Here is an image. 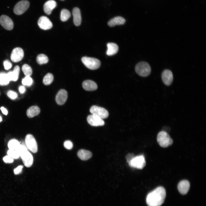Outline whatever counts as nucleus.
<instances>
[{"label": "nucleus", "instance_id": "ea45409f", "mask_svg": "<svg viewBox=\"0 0 206 206\" xmlns=\"http://www.w3.org/2000/svg\"><path fill=\"white\" fill-rule=\"evenodd\" d=\"M0 109L3 114L5 115H7L8 113V111L5 108L3 107H2Z\"/></svg>", "mask_w": 206, "mask_h": 206}, {"label": "nucleus", "instance_id": "39448f33", "mask_svg": "<svg viewBox=\"0 0 206 206\" xmlns=\"http://www.w3.org/2000/svg\"><path fill=\"white\" fill-rule=\"evenodd\" d=\"M29 5V2L27 0H22L20 1L15 6L13 12L16 15H21L28 9Z\"/></svg>", "mask_w": 206, "mask_h": 206}, {"label": "nucleus", "instance_id": "c85d7f7f", "mask_svg": "<svg viewBox=\"0 0 206 206\" xmlns=\"http://www.w3.org/2000/svg\"><path fill=\"white\" fill-rule=\"evenodd\" d=\"M70 15V13L68 10L64 9L62 10L61 12V20L62 21H65L69 19Z\"/></svg>", "mask_w": 206, "mask_h": 206}, {"label": "nucleus", "instance_id": "cd10ccee", "mask_svg": "<svg viewBox=\"0 0 206 206\" xmlns=\"http://www.w3.org/2000/svg\"><path fill=\"white\" fill-rule=\"evenodd\" d=\"M36 60L39 64L41 65L47 63L48 61V58L45 55L41 54L37 56Z\"/></svg>", "mask_w": 206, "mask_h": 206}, {"label": "nucleus", "instance_id": "72a5a7b5", "mask_svg": "<svg viewBox=\"0 0 206 206\" xmlns=\"http://www.w3.org/2000/svg\"><path fill=\"white\" fill-rule=\"evenodd\" d=\"M64 147L66 149L70 150L73 147V144L72 142L69 140H67L65 141L64 143Z\"/></svg>", "mask_w": 206, "mask_h": 206}, {"label": "nucleus", "instance_id": "393cba45", "mask_svg": "<svg viewBox=\"0 0 206 206\" xmlns=\"http://www.w3.org/2000/svg\"><path fill=\"white\" fill-rule=\"evenodd\" d=\"M8 145L9 149L17 150L21 144L17 140L13 139L9 142Z\"/></svg>", "mask_w": 206, "mask_h": 206}, {"label": "nucleus", "instance_id": "e433bc0d", "mask_svg": "<svg viewBox=\"0 0 206 206\" xmlns=\"http://www.w3.org/2000/svg\"><path fill=\"white\" fill-rule=\"evenodd\" d=\"M135 157L134 155L132 153L127 154L126 157V158L127 163H128Z\"/></svg>", "mask_w": 206, "mask_h": 206}, {"label": "nucleus", "instance_id": "79ce46f5", "mask_svg": "<svg viewBox=\"0 0 206 206\" xmlns=\"http://www.w3.org/2000/svg\"></svg>", "mask_w": 206, "mask_h": 206}, {"label": "nucleus", "instance_id": "a211bd4d", "mask_svg": "<svg viewBox=\"0 0 206 206\" xmlns=\"http://www.w3.org/2000/svg\"><path fill=\"white\" fill-rule=\"evenodd\" d=\"M82 86L85 90L88 91L95 90L98 88L96 84L94 81L90 80L84 81Z\"/></svg>", "mask_w": 206, "mask_h": 206}, {"label": "nucleus", "instance_id": "7ed1b4c3", "mask_svg": "<svg viewBox=\"0 0 206 206\" xmlns=\"http://www.w3.org/2000/svg\"><path fill=\"white\" fill-rule=\"evenodd\" d=\"M136 73L142 77H146L150 73L151 69L149 64L146 62H142L138 63L135 68Z\"/></svg>", "mask_w": 206, "mask_h": 206}, {"label": "nucleus", "instance_id": "aec40b11", "mask_svg": "<svg viewBox=\"0 0 206 206\" xmlns=\"http://www.w3.org/2000/svg\"><path fill=\"white\" fill-rule=\"evenodd\" d=\"M125 22V19L121 16H117L111 19L108 22V25L111 27L117 25H123Z\"/></svg>", "mask_w": 206, "mask_h": 206}, {"label": "nucleus", "instance_id": "4c0bfd02", "mask_svg": "<svg viewBox=\"0 0 206 206\" xmlns=\"http://www.w3.org/2000/svg\"><path fill=\"white\" fill-rule=\"evenodd\" d=\"M22 165H19L14 170V173L15 174H17L20 173L23 167Z\"/></svg>", "mask_w": 206, "mask_h": 206}, {"label": "nucleus", "instance_id": "f8f14e48", "mask_svg": "<svg viewBox=\"0 0 206 206\" xmlns=\"http://www.w3.org/2000/svg\"><path fill=\"white\" fill-rule=\"evenodd\" d=\"M20 156L24 165L27 167H31L33 163V157L31 154L28 150L22 152Z\"/></svg>", "mask_w": 206, "mask_h": 206}, {"label": "nucleus", "instance_id": "9b49d317", "mask_svg": "<svg viewBox=\"0 0 206 206\" xmlns=\"http://www.w3.org/2000/svg\"><path fill=\"white\" fill-rule=\"evenodd\" d=\"M37 24L40 28L45 30L51 29L53 26L50 20L45 16H42L39 18Z\"/></svg>", "mask_w": 206, "mask_h": 206}, {"label": "nucleus", "instance_id": "f03ea898", "mask_svg": "<svg viewBox=\"0 0 206 206\" xmlns=\"http://www.w3.org/2000/svg\"><path fill=\"white\" fill-rule=\"evenodd\" d=\"M157 140L159 145L163 147H166L171 145L173 140L166 131H162L158 134Z\"/></svg>", "mask_w": 206, "mask_h": 206}, {"label": "nucleus", "instance_id": "9d476101", "mask_svg": "<svg viewBox=\"0 0 206 206\" xmlns=\"http://www.w3.org/2000/svg\"><path fill=\"white\" fill-rule=\"evenodd\" d=\"M0 23L6 30H12L13 27V23L12 19L5 15H2L0 17Z\"/></svg>", "mask_w": 206, "mask_h": 206}, {"label": "nucleus", "instance_id": "5701e85b", "mask_svg": "<svg viewBox=\"0 0 206 206\" xmlns=\"http://www.w3.org/2000/svg\"><path fill=\"white\" fill-rule=\"evenodd\" d=\"M40 112L39 107L36 106L30 107L27 110L26 114L29 118H32L38 115Z\"/></svg>", "mask_w": 206, "mask_h": 206}, {"label": "nucleus", "instance_id": "2eb2a0df", "mask_svg": "<svg viewBox=\"0 0 206 206\" xmlns=\"http://www.w3.org/2000/svg\"><path fill=\"white\" fill-rule=\"evenodd\" d=\"M162 79L164 84L167 86L170 85L173 80V76L171 71L169 70H164L162 74Z\"/></svg>", "mask_w": 206, "mask_h": 206}, {"label": "nucleus", "instance_id": "423d86ee", "mask_svg": "<svg viewBox=\"0 0 206 206\" xmlns=\"http://www.w3.org/2000/svg\"><path fill=\"white\" fill-rule=\"evenodd\" d=\"M130 166L138 169H143L146 165V161L142 155L135 157L128 163Z\"/></svg>", "mask_w": 206, "mask_h": 206}, {"label": "nucleus", "instance_id": "c9c22d12", "mask_svg": "<svg viewBox=\"0 0 206 206\" xmlns=\"http://www.w3.org/2000/svg\"><path fill=\"white\" fill-rule=\"evenodd\" d=\"M3 160L4 162L6 163H12L13 161V159L8 155H6L4 157Z\"/></svg>", "mask_w": 206, "mask_h": 206}, {"label": "nucleus", "instance_id": "4468645a", "mask_svg": "<svg viewBox=\"0 0 206 206\" xmlns=\"http://www.w3.org/2000/svg\"><path fill=\"white\" fill-rule=\"evenodd\" d=\"M68 98V93L64 89L60 90L56 97V103L59 105L63 104L66 102Z\"/></svg>", "mask_w": 206, "mask_h": 206}, {"label": "nucleus", "instance_id": "1a4fd4ad", "mask_svg": "<svg viewBox=\"0 0 206 206\" xmlns=\"http://www.w3.org/2000/svg\"><path fill=\"white\" fill-rule=\"evenodd\" d=\"M24 56V52L22 48L17 47L15 48L12 51L11 59L14 62H17L21 60Z\"/></svg>", "mask_w": 206, "mask_h": 206}, {"label": "nucleus", "instance_id": "f257e3e1", "mask_svg": "<svg viewBox=\"0 0 206 206\" xmlns=\"http://www.w3.org/2000/svg\"><path fill=\"white\" fill-rule=\"evenodd\" d=\"M166 196V191L162 187H159L149 193L146 198L148 206H160L164 202Z\"/></svg>", "mask_w": 206, "mask_h": 206}, {"label": "nucleus", "instance_id": "a19ab883", "mask_svg": "<svg viewBox=\"0 0 206 206\" xmlns=\"http://www.w3.org/2000/svg\"><path fill=\"white\" fill-rule=\"evenodd\" d=\"M2 121V118L1 116H0V122H1Z\"/></svg>", "mask_w": 206, "mask_h": 206}, {"label": "nucleus", "instance_id": "f3484780", "mask_svg": "<svg viewBox=\"0 0 206 206\" xmlns=\"http://www.w3.org/2000/svg\"><path fill=\"white\" fill-rule=\"evenodd\" d=\"M56 5V2L54 0H49L46 2L43 6L45 13L47 15L50 14Z\"/></svg>", "mask_w": 206, "mask_h": 206}, {"label": "nucleus", "instance_id": "2f4dec72", "mask_svg": "<svg viewBox=\"0 0 206 206\" xmlns=\"http://www.w3.org/2000/svg\"><path fill=\"white\" fill-rule=\"evenodd\" d=\"M22 82L24 85L30 86L32 84L33 80L30 76H25L24 78L22 79Z\"/></svg>", "mask_w": 206, "mask_h": 206}, {"label": "nucleus", "instance_id": "6ab92c4d", "mask_svg": "<svg viewBox=\"0 0 206 206\" xmlns=\"http://www.w3.org/2000/svg\"><path fill=\"white\" fill-rule=\"evenodd\" d=\"M72 14L74 25L76 26H79L80 25L82 21L80 9L78 7L74 8L72 11Z\"/></svg>", "mask_w": 206, "mask_h": 206}, {"label": "nucleus", "instance_id": "ddd939ff", "mask_svg": "<svg viewBox=\"0 0 206 206\" xmlns=\"http://www.w3.org/2000/svg\"><path fill=\"white\" fill-rule=\"evenodd\" d=\"M87 120L88 123L92 126H102L104 124L103 119L94 115L92 114L88 116Z\"/></svg>", "mask_w": 206, "mask_h": 206}, {"label": "nucleus", "instance_id": "b1692460", "mask_svg": "<svg viewBox=\"0 0 206 206\" xmlns=\"http://www.w3.org/2000/svg\"><path fill=\"white\" fill-rule=\"evenodd\" d=\"M78 157L82 160H87L91 157L92 153L88 150L84 149H80L77 153Z\"/></svg>", "mask_w": 206, "mask_h": 206}, {"label": "nucleus", "instance_id": "7c9ffc66", "mask_svg": "<svg viewBox=\"0 0 206 206\" xmlns=\"http://www.w3.org/2000/svg\"><path fill=\"white\" fill-rule=\"evenodd\" d=\"M7 153L8 156L13 159H17L20 156L19 153L17 150L9 149Z\"/></svg>", "mask_w": 206, "mask_h": 206}, {"label": "nucleus", "instance_id": "6e6552de", "mask_svg": "<svg viewBox=\"0 0 206 206\" xmlns=\"http://www.w3.org/2000/svg\"><path fill=\"white\" fill-rule=\"evenodd\" d=\"M25 142L27 148L34 153L37 151V146L36 140L31 134H28L25 138Z\"/></svg>", "mask_w": 206, "mask_h": 206}, {"label": "nucleus", "instance_id": "bb28decb", "mask_svg": "<svg viewBox=\"0 0 206 206\" xmlns=\"http://www.w3.org/2000/svg\"><path fill=\"white\" fill-rule=\"evenodd\" d=\"M54 80L53 75L51 73H48L44 77L43 80V83L45 85L50 84Z\"/></svg>", "mask_w": 206, "mask_h": 206}, {"label": "nucleus", "instance_id": "473e14b6", "mask_svg": "<svg viewBox=\"0 0 206 206\" xmlns=\"http://www.w3.org/2000/svg\"><path fill=\"white\" fill-rule=\"evenodd\" d=\"M7 95L12 100L16 99L18 96L16 92L12 90H9L7 92Z\"/></svg>", "mask_w": 206, "mask_h": 206}, {"label": "nucleus", "instance_id": "412c9836", "mask_svg": "<svg viewBox=\"0 0 206 206\" xmlns=\"http://www.w3.org/2000/svg\"><path fill=\"white\" fill-rule=\"evenodd\" d=\"M20 71V68L18 66H16L12 71H10L7 73L10 81H16L19 77Z\"/></svg>", "mask_w": 206, "mask_h": 206}, {"label": "nucleus", "instance_id": "c756f323", "mask_svg": "<svg viewBox=\"0 0 206 206\" xmlns=\"http://www.w3.org/2000/svg\"><path fill=\"white\" fill-rule=\"evenodd\" d=\"M22 70L25 76H30L32 73V69L28 65L25 64L22 66Z\"/></svg>", "mask_w": 206, "mask_h": 206}, {"label": "nucleus", "instance_id": "dca6fc26", "mask_svg": "<svg viewBox=\"0 0 206 206\" xmlns=\"http://www.w3.org/2000/svg\"><path fill=\"white\" fill-rule=\"evenodd\" d=\"M190 187L189 182L187 180H183L180 181L177 186L179 191L183 195L186 194L187 193Z\"/></svg>", "mask_w": 206, "mask_h": 206}, {"label": "nucleus", "instance_id": "58836bf2", "mask_svg": "<svg viewBox=\"0 0 206 206\" xmlns=\"http://www.w3.org/2000/svg\"><path fill=\"white\" fill-rule=\"evenodd\" d=\"M19 90L21 93H23L25 91V88L23 86H21L19 87Z\"/></svg>", "mask_w": 206, "mask_h": 206}, {"label": "nucleus", "instance_id": "20e7f679", "mask_svg": "<svg viewBox=\"0 0 206 206\" xmlns=\"http://www.w3.org/2000/svg\"><path fill=\"white\" fill-rule=\"evenodd\" d=\"M81 60L84 65L91 70L96 69L101 65L100 61L96 58L85 56L82 58Z\"/></svg>", "mask_w": 206, "mask_h": 206}, {"label": "nucleus", "instance_id": "a878e982", "mask_svg": "<svg viewBox=\"0 0 206 206\" xmlns=\"http://www.w3.org/2000/svg\"><path fill=\"white\" fill-rule=\"evenodd\" d=\"M10 80L7 74L4 72L0 73V85L5 86L8 85Z\"/></svg>", "mask_w": 206, "mask_h": 206}, {"label": "nucleus", "instance_id": "f704fd0d", "mask_svg": "<svg viewBox=\"0 0 206 206\" xmlns=\"http://www.w3.org/2000/svg\"><path fill=\"white\" fill-rule=\"evenodd\" d=\"M3 65L5 69L7 70L11 68L12 66L11 63L8 60H5L3 62Z\"/></svg>", "mask_w": 206, "mask_h": 206}, {"label": "nucleus", "instance_id": "0eeeda50", "mask_svg": "<svg viewBox=\"0 0 206 206\" xmlns=\"http://www.w3.org/2000/svg\"><path fill=\"white\" fill-rule=\"evenodd\" d=\"M90 111L92 114L96 115L102 119L107 118L109 114L106 110L96 105L92 106L90 108Z\"/></svg>", "mask_w": 206, "mask_h": 206}, {"label": "nucleus", "instance_id": "4be33fe9", "mask_svg": "<svg viewBox=\"0 0 206 206\" xmlns=\"http://www.w3.org/2000/svg\"><path fill=\"white\" fill-rule=\"evenodd\" d=\"M107 50L106 54L111 56L116 54L118 50V47L116 43H109L107 44Z\"/></svg>", "mask_w": 206, "mask_h": 206}]
</instances>
